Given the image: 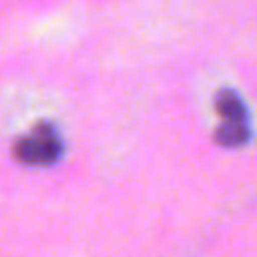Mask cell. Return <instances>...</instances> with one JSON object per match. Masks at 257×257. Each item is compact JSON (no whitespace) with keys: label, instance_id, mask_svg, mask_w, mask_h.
Returning a JSON list of instances; mask_svg holds the SVG:
<instances>
[{"label":"cell","instance_id":"6da1fadb","mask_svg":"<svg viewBox=\"0 0 257 257\" xmlns=\"http://www.w3.org/2000/svg\"><path fill=\"white\" fill-rule=\"evenodd\" d=\"M61 156V140L57 131L48 124L36 126L16 145V158L25 165H52Z\"/></svg>","mask_w":257,"mask_h":257},{"label":"cell","instance_id":"3957f363","mask_svg":"<svg viewBox=\"0 0 257 257\" xmlns=\"http://www.w3.org/2000/svg\"><path fill=\"white\" fill-rule=\"evenodd\" d=\"M248 138V128H246V122H223V126L217 131V140L226 147H235L246 142Z\"/></svg>","mask_w":257,"mask_h":257},{"label":"cell","instance_id":"7a4b0ae2","mask_svg":"<svg viewBox=\"0 0 257 257\" xmlns=\"http://www.w3.org/2000/svg\"><path fill=\"white\" fill-rule=\"evenodd\" d=\"M217 111L226 122H244V104L230 90H223L217 97Z\"/></svg>","mask_w":257,"mask_h":257}]
</instances>
